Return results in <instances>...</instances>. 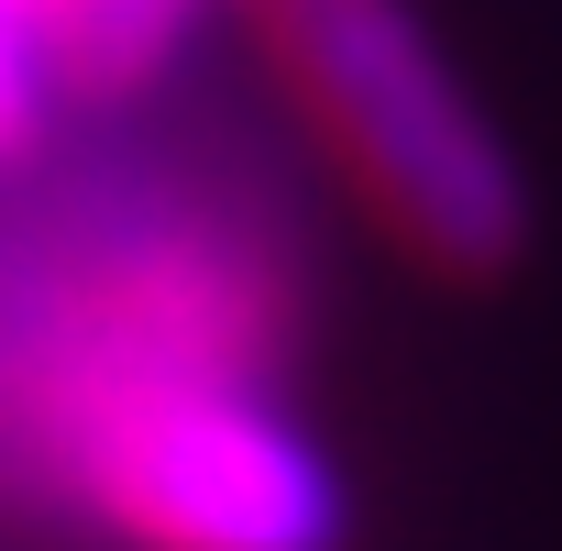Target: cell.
Instances as JSON below:
<instances>
[{
    "label": "cell",
    "instance_id": "cell-1",
    "mask_svg": "<svg viewBox=\"0 0 562 551\" xmlns=\"http://www.w3.org/2000/svg\"><path fill=\"white\" fill-rule=\"evenodd\" d=\"M243 23L288 111L310 122V144L342 166V188L408 265L452 276V288L518 276L529 177L408 0H243Z\"/></svg>",
    "mask_w": 562,
    "mask_h": 551
},
{
    "label": "cell",
    "instance_id": "cell-2",
    "mask_svg": "<svg viewBox=\"0 0 562 551\" xmlns=\"http://www.w3.org/2000/svg\"><path fill=\"white\" fill-rule=\"evenodd\" d=\"M56 474L133 551H331L342 485L199 342H122L56 386Z\"/></svg>",
    "mask_w": 562,
    "mask_h": 551
},
{
    "label": "cell",
    "instance_id": "cell-3",
    "mask_svg": "<svg viewBox=\"0 0 562 551\" xmlns=\"http://www.w3.org/2000/svg\"><path fill=\"white\" fill-rule=\"evenodd\" d=\"M34 122H45V67H34V45H23V12L0 0V166L34 144Z\"/></svg>",
    "mask_w": 562,
    "mask_h": 551
}]
</instances>
